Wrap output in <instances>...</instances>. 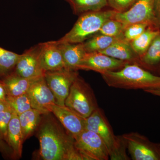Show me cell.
<instances>
[{
  "label": "cell",
  "mask_w": 160,
  "mask_h": 160,
  "mask_svg": "<svg viewBox=\"0 0 160 160\" xmlns=\"http://www.w3.org/2000/svg\"><path fill=\"white\" fill-rule=\"evenodd\" d=\"M160 64V32L152 42L147 51L139 58V66L151 69Z\"/></svg>",
  "instance_id": "7402d4cb"
},
{
  "label": "cell",
  "mask_w": 160,
  "mask_h": 160,
  "mask_svg": "<svg viewBox=\"0 0 160 160\" xmlns=\"http://www.w3.org/2000/svg\"><path fill=\"white\" fill-rule=\"evenodd\" d=\"M138 0H107L108 6L117 12H122L130 9Z\"/></svg>",
  "instance_id": "f1b7e54d"
},
{
  "label": "cell",
  "mask_w": 160,
  "mask_h": 160,
  "mask_svg": "<svg viewBox=\"0 0 160 160\" xmlns=\"http://www.w3.org/2000/svg\"><path fill=\"white\" fill-rule=\"evenodd\" d=\"M49 112L57 118L66 131L74 138L85 129V119L69 107L55 104L49 107Z\"/></svg>",
  "instance_id": "4fadbf2b"
},
{
  "label": "cell",
  "mask_w": 160,
  "mask_h": 160,
  "mask_svg": "<svg viewBox=\"0 0 160 160\" xmlns=\"http://www.w3.org/2000/svg\"><path fill=\"white\" fill-rule=\"evenodd\" d=\"M40 156L45 160H85L75 145L74 138L55 121L45 120L38 132Z\"/></svg>",
  "instance_id": "6da1fadb"
},
{
  "label": "cell",
  "mask_w": 160,
  "mask_h": 160,
  "mask_svg": "<svg viewBox=\"0 0 160 160\" xmlns=\"http://www.w3.org/2000/svg\"><path fill=\"white\" fill-rule=\"evenodd\" d=\"M24 142L18 116L13 112L9 122L7 135V144L12 151V158L18 159L22 157Z\"/></svg>",
  "instance_id": "ac0fdd59"
},
{
  "label": "cell",
  "mask_w": 160,
  "mask_h": 160,
  "mask_svg": "<svg viewBox=\"0 0 160 160\" xmlns=\"http://www.w3.org/2000/svg\"><path fill=\"white\" fill-rule=\"evenodd\" d=\"M0 152L7 158H12V151L7 143L0 137Z\"/></svg>",
  "instance_id": "f546056e"
},
{
  "label": "cell",
  "mask_w": 160,
  "mask_h": 160,
  "mask_svg": "<svg viewBox=\"0 0 160 160\" xmlns=\"http://www.w3.org/2000/svg\"><path fill=\"white\" fill-rule=\"evenodd\" d=\"M27 94L32 109L39 110L43 114L49 113V106L56 104L54 95L47 85L44 76L32 83Z\"/></svg>",
  "instance_id": "7c38bea8"
},
{
  "label": "cell",
  "mask_w": 160,
  "mask_h": 160,
  "mask_svg": "<svg viewBox=\"0 0 160 160\" xmlns=\"http://www.w3.org/2000/svg\"><path fill=\"white\" fill-rule=\"evenodd\" d=\"M42 43L41 65L44 73L64 69L62 55L56 41Z\"/></svg>",
  "instance_id": "5bb4252c"
},
{
  "label": "cell",
  "mask_w": 160,
  "mask_h": 160,
  "mask_svg": "<svg viewBox=\"0 0 160 160\" xmlns=\"http://www.w3.org/2000/svg\"><path fill=\"white\" fill-rule=\"evenodd\" d=\"M109 87L126 89H160V76L152 74L136 64H128L117 71L100 72Z\"/></svg>",
  "instance_id": "7a4b0ae2"
},
{
  "label": "cell",
  "mask_w": 160,
  "mask_h": 160,
  "mask_svg": "<svg viewBox=\"0 0 160 160\" xmlns=\"http://www.w3.org/2000/svg\"><path fill=\"white\" fill-rule=\"evenodd\" d=\"M10 109H11L6 101L0 100V112Z\"/></svg>",
  "instance_id": "d6a6232c"
},
{
  "label": "cell",
  "mask_w": 160,
  "mask_h": 160,
  "mask_svg": "<svg viewBox=\"0 0 160 160\" xmlns=\"http://www.w3.org/2000/svg\"><path fill=\"white\" fill-rule=\"evenodd\" d=\"M150 25L147 23H137L132 24L124 29L123 39L130 42L140 36Z\"/></svg>",
  "instance_id": "4316f807"
},
{
  "label": "cell",
  "mask_w": 160,
  "mask_h": 160,
  "mask_svg": "<svg viewBox=\"0 0 160 160\" xmlns=\"http://www.w3.org/2000/svg\"><path fill=\"white\" fill-rule=\"evenodd\" d=\"M13 112L10 109L0 112V137L7 143L8 127Z\"/></svg>",
  "instance_id": "83f0119b"
},
{
  "label": "cell",
  "mask_w": 160,
  "mask_h": 160,
  "mask_svg": "<svg viewBox=\"0 0 160 160\" xmlns=\"http://www.w3.org/2000/svg\"><path fill=\"white\" fill-rule=\"evenodd\" d=\"M43 114L39 110L32 109L18 115L24 141L33 134L39 124L41 115Z\"/></svg>",
  "instance_id": "d6986e66"
},
{
  "label": "cell",
  "mask_w": 160,
  "mask_h": 160,
  "mask_svg": "<svg viewBox=\"0 0 160 160\" xmlns=\"http://www.w3.org/2000/svg\"><path fill=\"white\" fill-rule=\"evenodd\" d=\"M122 136L131 159L160 160V143L153 142L137 132L125 133Z\"/></svg>",
  "instance_id": "ba28073f"
},
{
  "label": "cell",
  "mask_w": 160,
  "mask_h": 160,
  "mask_svg": "<svg viewBox=\"0 0 160 160\" xmlns=\"http://www.w3.org/2000/svg\"><path fill=\"white\" fill-rule=\"evenodd\" d=\"M85 129L97 133L106 143L112 160H130L126 154V142L114 134L104 111L99 107L85 119Z\"/></svg>",
  "instance_id": "3957f363"
},
{
  "label": "cell",
  "mask_w": 160,
  "mask_h": 160,
  "mask_svg": "<svg viewBox=\"0 0 160 160\" xmlns=\"http://www.w3.org/2000/svg\"><path fill=\"white\" fill-rule=\"evenodd\" d=\"M113 9L89 12L80 15L71 30L57 41L59 43H82L98 32L106 21L112 18Z\"/></svg>",
  "instance_id": "277c9868"
},
{
  "label": "cell",
  "mask_w": 160,
  "mask_h": 160,
  "mask_svg": "<svg viewBox=\"0 0 160 160\" xmlns=\"http://www.w3.org/2000/svg\"><path fill=\"white\" fill-rule=\"evenodd\" d=\"M124 30L122 23L117 20L111 18L103 24L98 33L112 37L123 38Z\"/></svg>",
  "instance_id": "484cf974"
},
{
  "label": "cell",
  "mask_w": 160,
  "mask_h": 160,
  "mask_svg": "<svg viewBox=\"0 0 160 160\" xmlns=\"http://www.w3.org/2000/svg\"><path fill=\"white\" fill-rule=\"evenodd\" d=\"M160 32V27L149 26L140 36L130 42L133 51L139 58L147 51L150 44Z\"/></svg>",
  "instance_id": "ffe728a7"
},
{
  "label": "cell",
  "mask_w": 160,
  "mask_h": 160,
  "mask_svg": "<svg viewBox=\"0 0 160 160\" xmlns=\"http://www.w3.org/2000/svg\"><path fill=\"white\" fill-rule=\"evenodd\" d=\"M6 95L5 87L3 86L2 81L0 80V100L2 101H6Z\"/></svg>",
  "instance_id": "1f68e13d"
},
{
  "label": "cell",
  "mask_w": 160,
  "mask_h": 160,
  "mask_svg": "<svg viewBox=\"0 0 160 160\" xmlns=\"http://www.w3.org/2000/svg\"><path fill=\"white\" fill-rule=\"evenodd\" d=\"M144 91L147 93H150V94L160 97V89H146Z\"/></svg>",
  "instance_id": "836d02e7"
},
{
  "label": "cell",
  "mask_w": 160,
  "mask_h": 160,
  "mask_svg": "<svg viewBox=\"0 0 160 160\" xmlns=\"http://www.w3.org/2000/svg\"><path fill=\"white\" fill-rule=\"evenodd\" d=\"M6 101L10 108L18 115L32 109L27 93L16 97H6Z\"/></svg>",
  "instance_id": "d4e9b609"
},
{
  "label": "cell",
  "mask_w": 160,
  "mask_h": 160,
  "mask_svg": "<svg viewBox=\"0 0 160 160\" xmlns=\"http://www.w3.org/2000/svg\"><path fill=\"white\" fill-rule=\"evenodd\" d=\"M42 43L26 50L18 61L13 72L20 76L26 78L40 77L44 76L41 65Z\"/></svg>",
  "instance_id": "8fae6325"
},
{
  "label": "cell",
  "mask_w": 160,
  "mask_h": 160,
  "mask_svg": "<svg viewBox=\"0 0 160 160\" xmlns=\"http://www.w3.org/2000/svg\"><path fill=\"white\" fill-rule=\"evenodd\" d=\"M65 105L84 118L99 107L92 89L79 75L72 85Z\"/></svg>",
  "instance_id": "5b68a950"
},
{
  "label": "cell",
  "mask_w": 160,
  "mask_h": 160,
  "mask_svg": "<svg viewBox=\"0 0 160 160\" xmlns=\"http://www.w3.org/2000/svg\"><path fill=\"white\" fill-rule=\"evenodd\" d=\"M57 42V41H56ZM64 61L65 69L78 71V66L86 53L84 42L59 43Z\"/></svg>",
  "instance_id": "2e32d148"
},
{
  "label": "cell",
  "mask_w": 160,
  "mask_h": 160,
  "mask_svg": "<svg viewBox=\"0 0 160 160\" xmlns=\"http://www.w3.org/2000/svg\"><path fill=\"white\" fill-rule=\"evenodd\" d=\"M122 38L112 37L97 33L84 42L86 52H101L108 48L111 44Z\"/></svg>",
  "instance_id": "603a6c76"
},
{
  "label": "cell",
  "mask_w": 160,
  "mask_h": 160,
  "mask_svg": "<svg viewBox=\"0 0 160 160\" xmlns=\"http://www.w3.org/2000/svg\"><path fill=\"white\" fill-rule=\"evenodd\" d=\"M78 75V71L65 68L45 72L44 78L54 95L56 104L65 106L72 85Z\"/></svg>",
  "instance_id": "9c48e42d"
},
{
  "label": "cell",
  "mask_w": 160,
  "mask_h": 160,
  "mask_svg": "<svg viewBox=\"0 0 160 160\" xmlns=\"http://www.w3.org/2000/svg\"><path fill=\"white\" fill-rule=\"evenodd\" d=\"M154 9L156 16L160 24V0H155Z\"/></svg>",
  "instance_id": "4dcf8cb0"
},
{
  "label": "cell",
  "mask_w": 160,
  "mask_h": 160,
  "mask_svg": "<svg viewBox=\"0 0 160 160\" xmlns=\"http://www.w3.org/2000/svg\"><path fill=\"white\" fill-rule=\"evenodd\" d=\"M21 54L0 47V79L14 70Z\"/></svg>",
  "instance_id": "cb8c5ba5"
},
{
  "label": "cell",
  "mask_w": 160,
  "mask_h": 160,
  "mask_svg": "<svg viewBox=\"0 0 160 160\" xmlns=\"http://www.w3.org/2000/svg\"><path fill=\"white\" fill-rule=\"evenodd\" d=\"M129 62L114 58L98 52H86L78 66V70H92L98 73L108 71H117Z\"/></svg>",
  "instance_id": "30bf717a"
},
{
  "label": "cell",
  "mask_w": 160,
  "mask_h": 160,
  "mask_svg": "<svg viewBox=\"0 0 160 160\" xmlns=\"http://www.w3.org/2000/svg\"><path fill=\"white\" fill-rule=\"evenodd\" d=\"M155 0H138L130 9L122 12H116L112 18L122 24L124 29L132 24L147 23L160 27L156 16Z\"/></svg>",
  "instance_id": "8992f818"
},
{
  "label": "cell",
  "mask_w": 160,
  "mask_h": 160,
  "mask_svg": "<svg viewBox=\"0 0 160 160\" xmlns=\"http://www.w3.org/2000/svg\"><path fill=\"white\" fill-rule=\"evenodd\" d=\"M69 4L73 14L80 15L89 12L97 11L108 6L107 0H64Z\"/></svg>",
  "instance_id": "44dd1931"
},
{
  "label": "cell",
  "mask_w": 160,
  "mask_h": 160,
  "mask_svg": "<svg viewBox=\"0 0 160 160\" xmlns=\"http://www.w3.org/2000/svg\"><path fill=\"white\" fill-rule=\"evenodd\" d=\"M100 52L114 58L138 65L139 58L133 51L130 42L120 39Z\"/></svg>",
  "instance_id": "e0dca14e"
},
{
  "label": "cell",
  "mask_w": 160,
  "mask_h": 160,
  "mask_svg": "<svg viewBox=\"0 0 160 160\" xmlns=\"http://www.w3.org/2000/svg\"><path fill=\"white\" fill-rule=\"evenodd\" d=\"M74 139L76 147L85 160H109V152L106 143L94 132L85 129Z\"/></svg>",
  "instance_id": "52a82bcc"
},
{
  "label": "cell",
  "mask_w": 160,
  "mask_h": 160,
  "mask_svg": "<svg viewBox=\"0 0 160 160\" xmlns=\"http://www.w3.org/2000/svg\"><path fill=\"white\" fill-rule=\"evenodd\" d=\"M41 77L24 78L13 71L0 80L5 87L7 96L16 97L27 93L32 83Z\"/></svg>",
  "instance_id": "9a60e30c"
}]
</instances>
